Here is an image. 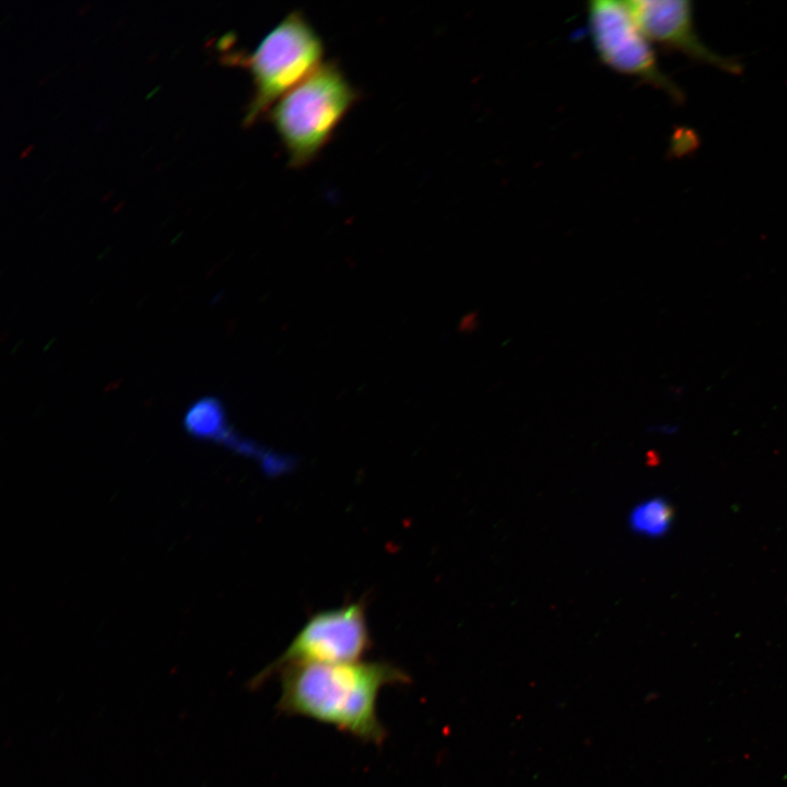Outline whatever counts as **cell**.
<instances>
[{"instance_id": "1", "label": "cell", "mask_w": 787, "mask_h": 787, "mask_svg": "<svg viewBox=\"0 0 787 787\" xmlns=\"http://www.w3.org/2000/svg\"><path fill=\"white\" fill-rule=\"evenodd\" d=\"M278 673L280 714L310 718L373 744L387 736L377 714L381 689L411 681L408 672L387 661L301 663Z\"/></svg>"}, {"instance_id": "2", "label": "cell", "mask_w": 787, "mask_h": 787, "mask_svg": "<svg viewBox=\"0 0 787 787\" xmlns=\"http://www.w3.org/2000/svg\"><path fill=\"white\" fill-rule=\"evenodd\" d=\"M357 98L359 92L338 64L328 61L277 102L267 116L289 165L302 168L310 164Z\"/></svg>"}, {"instance_id": "3", "label": "cell", "mask_w": 787, "mask_h": 787, "mask_svg": "<svg viewBox=\"0 0 787 787\" xmlns=\"http://www.w3.org/2000/svg\"><path fill=\"white\" fill-rule=\"evenodd\" d=\"M324 55L321 37L301 12L283 17L245 59L254 84L245 124L268 115L277 102L324 63Z\"/></svg>"}, {"instance_id": "4", "label": "cell", "mask_w": 787, "mask_h": 787, "mask_svg": "<svg viewBox=\"0 0 787 787\" xmlns=\"http://www.w3.org/2000/svg\"><path fill=\"white\" fill-rule=\"evenodd\" d=\"M587 15L595 50L607 67L659 89L673 102H683V91L659 67L651 44L635 24L625 1H590Z\"/></svg>"}, {"instance_id": "5", "label": "cell", "mask_w": 787, "mask_h": 787, "mask_svg": "<svg viewBox=\"0 0 787 787\" xmlns=\"http://www.w3.org/2000/svg\"><path fill=\"white\" fill-rule=\"evenodd\" d=\"M365 604L354 602L313 615L286 649L249 682L251 689L287 666L357 661L369 648Z\"/></svg>"}, {"instance_id": "6", "label": "cell", "mask_w": 787, "mask_h": 787, "mask_svg": "<svg viewBox=\"0 0 787 787\" xmlns=\"http://www.w3.org/2000/svg\"><path fill=\"white\" fill-rule=\"evenodd\" d=\"M631 15L649 40L668 49L679 51L690 59L718 68L727 73L739 74L742 67L733 58L710 49L700 37L693 15V7L685 0H632L625 1Z\"/></svg>"}, {"instance_id": "7", "label": "cell", "mask_w": 787, "mask_h": 787, "mask_svg": "<svg viewBox=\"0 0 787 787\" xmlns=\"http://www.w3.org/2000/svg\"><path fill=\"white\" fill-rule=\"evenodd\" d=\"M184 427L199 439H211L228 446L236 433L228 426L223 403L214 397H202L187 409Z\"/></svg>"}, {"instance_id": "8", "label": "cell", "mask_w": 787, "mask_h": 787, "mask_svg": "<svg viewBox=\"0 0 787 787\" xmlns=\"http://www.w3.org/2000/svg\"><path fill=\"white\" fill-rule=\"evenodd\" d=\"M672 510L662 498H650L636 505L630 513V527L636 533L657 537L667 531Z\"/></svg>"}]
</instances>
